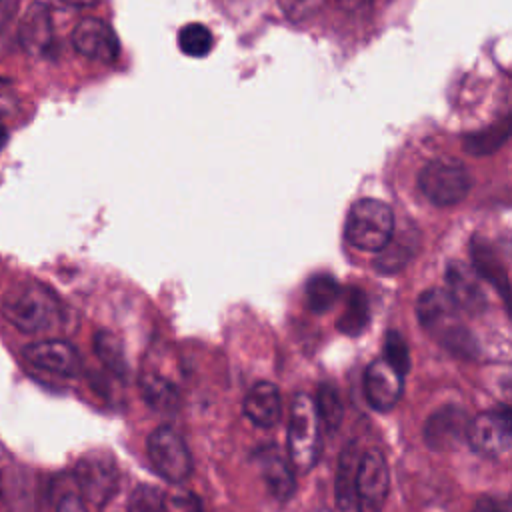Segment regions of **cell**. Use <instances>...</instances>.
Wrapping results in <instances>:
<instances>
[{
	"mask_svg": "<svg viewBox=\"0 0 512 512\" xmlns=\"http://www.w3.org/2000/svg\"><path fill=\"white\" fill-rule=\"evenodd\" d=\"M416 316L420 326L448 352L458 358L472 360L478 356V342L462 324L460 310L446 290L428 288L416 300Z\"/></svg>",
	"mask_w": 512,
	"mask_h": 512,
	"instance_id": "obj_1",
	"label": "cell"
},
{
	"mask_svg": "<svg viewBox=\"0 0 512 512\" xmlns=\"http://www.w3.org/2000/svg\"><path fill=\"white\" fill-rule=\"evenodd\" d=\"M2 314L20 332L34 334L50 330L60 320V304L48 286L20 280L4 294Z\"/></svg>",
	"mask_w": 512,
	"mask_h": 512,
	"instance_id": "obj_2",
	"label": "cell"
},
{
	"mask_svg": "<svg viewBox=\"0 0 512 512\" xmlns=\"http://www.w3.org/2000/svg\"><path fill=\"white\" fill-rule=\"evenodd\" d=\"M286 446L292 468L308 472L316 466L322 450L320 420L314 408V400L304 392L294 394L290 402Z\"/></svg>",
	"mask_w": 512,
	"mask_h": 512,
	"instance_id": "obj_3",
	"label": "cell"
},
{
	"mask_svg": "<svg viewBox=\"0 0 512 512\" xmlns=\"http://www.w3.org/2000/svg\"><path fill=\"white\" fill-rule=\"evenodd\" d=\"M344 232L354 248L380 252L394 234V212L380 200L362 198L350 208Z\"/></svg>",
	"mask_w": 512,
	"mask_h": 512,
	"instance_id": "obj_4",
	"label": "cell"
},
{
	"mask_svg": "<svg viewBox=\"0 0 512 512\" xmlns=\"http://www.w3.org/2000/svg\"><path fill=\"white\" fill-rule=\"evenodd\" d=\"M418 186L432 204L454 206L468 196L472 176L458 158L440 156L424 164L418 174Z\"/></svg>",
	"mask_w": 512,
	"mask_h": 512,
	"instance_id": "obj_5",
	"label": "cell"
},
{
	"mask_svg": "<svg viewBox=\"0 0 512 512\" xmlns=\"http://www.w3.org/2000/svg\"><path fill=\"white\" fill-rule=\"evenodd\" d=\"M146 452L156 474L170 484L186 480L192 472L190 450L180 432L172 426H158L148 436Z\"/></svg>",
	"mask_w": 512,
	"mask_h": 512,
	"instance_id": "obj_6",
	"label": "cell"
},
{
	"mask_svg": "<svg viewBox=\"0 0 512 512\" xmlns=\"http://www.w3.org/2000/svg\"><path fill=\"white\" fill-rule=\"evenodd\" d=\"M466 442L472 452L484 458H500L512 444V416L506 406L480 412L470 420Z\"/></svg>",
	"mask_w": 512,
	"mask_h": 512,
	"instance_id": "obj_7",
	"label": "cell"
},
{
	"mask_svg": "<svg viewBox=\"0 0 512 512\" xmlns=\"http://www.w3.org/2000/svg\"><path fill=\"white\" fill-rule=\"evenodd\" d=\"M388 466L386 458L378 448H370L360 456L356 482H354V498L358 504V512H382L388 494Z\"/></svg>",
	"mask_w": 512,
	"mask_h": 512,
	"instance_id": "obj_8",
	"label": "cell"
},
{
	"mask_svg": "<svg viewBox=\"0 0 512 512\" xmlns=\"http://www.w3.org/2000/svg\"><path fill=\"white\" fill-rule=\"evenodd\" d=\"M78 486L94 504H104L118 488V468L114 458L106 452H92L84 456L76 466Z\"/></svg>",
	"mask_w": 512,
	"mask_h": 512,
	"instance_id": "obj_9",
	"label": "cell"
},
{
	"mask_svg": "<svg viewBox=\"0 0 512 512\" xmlns=\"http://www.w3.org/2000/svg\"><path fill=\"white\" fill-rule=\"evenodd\" d=\"M470 418L458 404H444L434 410L424 424V442L430 450H452L466 440Z\"/></svg>",
	"mask_w": 512,
	"mask_h": 512,
	"instance_id": "obj_10",
	"label": "cell"
},
{
	"mask_svg": "<svg viewBox=\"0 0 512 512\" xmlns=\"http://www.w3.org/2000/svg\"><path fill=\"white\" fill-rule=\"evenodd\" d=\"M72 46L82 56L110 64L118 58L120 44L116 32L100 18H84L72 30Z\"/></svg>",
	"mask_w": 512,
	"mask_h": 512,
	"instance_id": "obj_11",
	"label": "cell"
},
{
	"mask_svg": "<svg viewBox=\"0 0 512 512\" xmlns=\"http://www.w3.org/2000/svg\"><path fill=\"white\" fill-rule=\"evenodd\" d=\"M22 356L32 366L58 376L72 378V376H78L82 370V360L78 350L66 340H40V342L28 344L22 350Z\"/></svg>",
	"mask_w": 512,
	"mask_h": 512,
	"instance_id": "obj_12",
	"label": "cell"
},
{
	"mask_svg": "<svg viewBox=\"0 0 512 512\" xmlns=\"http://www.w3.org/2000/svg\"><path fill=\"white\" fill-rule=\"evenodd\" d=\"M404 390V376H400L384 358H376L364 370V394L366 402L376 412L392 410Z\"/></svg>",
	"mask_w": 512,
	"mask_h": 512,
	"instance_id": "obj_13",
	"label": "cell"
},
{
	"mask_svg": "<svg viewBox=\"0 0 512 512\" xmlns=\"http://www.w3.org/2000/svg\"><path fill=\"white\" fill-rule=\"evenodd\" d=\"M444 278H446V286H448L446 292L458 310H464L468 314L484 312L488 300H486L484 288L480 284L482 278H478V274L470 266L454 260L446 266Z\"/></svg>",
	"mask_w": 512,
	"mask_h": 512,
	"instance_id": "obj_14",
	"label": "cell"
},
{
	"mask_svg": "<svg viewBox=\"0 0 512 512\" xmlns=\"http://www.w3.org/2000/svg\"><path fill=\"white\" fill-rule=\"evenodd\" d=\"M254 460L270 494L280 502H288L296 492V478L288 458L276 446H262L254 452Z\"/></svg>",
	"mask_w": 512,
	"mask_h": 512,
	"instance_id": "obj_15",
	"label": "cell"
},
{
	"mask_svg": "<svg viewBox=\"0 0 512 512\" xmlns=\"http://www.w3.org/2000/svg\"><path fill=\"white\" fill-rule=\"evenodd\" d=\"M244 414L258 428H272L280 420L282 398L280 390L270 380L256 382L244 396Z\"/></svg>",
	"mask_w": 512,
	"mask_h": 512,
	"instance_id": "obj_16",
	"label": "cell"
},
{
	"mask_svg": "<svg viewBox=\"0 0 512 512\" xmlns=\"http://www.w3.org/2000/svg\"><path fill=\"white\" fill-rule=\"evenodd\" d=\"M138 388H140L144 402L156 412L172 414L182 404L178 386L158 372H152V370L142 372L138 378Z\"/></svg>",
	"mask_w": 512,
	"mask_h": 512,
	"instance_id": "obj_17",
	"label": "cell"
},
{
	"mask_svg": "<svg viewBox=\"0 0 512 512\" xmlns=\"http://www.w3.org/2000/svg\"><path fill=\"white\" fill-rule=\"evenodd\" d=\"M472 262H474L472 270L478 274V278H484L490 284H494L500 290L502 298L508 300V272L496 248L488 240L480 236L472 240Z\"/></svg>",
	"mask_w": 512,
	"mask_h": 512,
	"instance_id": "obj_18",
	"label": "cell"
},
{
	"mask_svg": "<svg viewBox=\"0 0 512 512\" xmlns=\"http://www.w3.org/2000/svg\"><path fill=\"white\" fill-rule=\"evenodd\" d=\"M22 46L30 54H44L52 44L50 14L42 4H32L20 24Z\"/></svg>",
	"mask_w": 512,
	"mask_h": 512,
	"instance_id": "obj_19",
	"label": "cell"
},
{
	"mask_svg": "<svg viewBox=\"0 0 512 512\" xmlns=\"http://www.w3.org/2000/svg\"><path fill=\"white\" fill-rule=\"evenodd\" d=\"M358 450L356 444H346V448L340 454L338 468H336V482H334V492H336V506L346 512L352 506L354 500V482H356V470H358Z\"/></svg>",
	"mask_w": 512,
	"mask_h": 512,
	"instance_id": "obj_20",
	"label": "cell"
},
{
	"mask_svg": "<svg viewBox=\"0 0 512 512\" xmlns=\"http://www.w3.org/2000/svg\"><path fill=\"white\" fill-rule=\"evenodd\" d=\"M370 322L368 298L360 288H350L336 328L346 336H360Z\"/></svg>",
	"mask_w": 512,
	"mask_h": 512,
	"instance_id": "obj_21",
	"label": "cell"
},
{
	"mask_svg": "<svg viewBox=\"0 0 512 512\" xmlns=\"http://www.w3.org/2000/svg\"><path fill=\"white\" fill-rule=\"evenodd\" d=\"M414 252H416V242L410 234H402L400 238L392 234L388 244L378 252L374 266L382 274H396L410 262Z\"/></svg>",
	"mask_w": 512,
	"mask_h": 512,
	"instance_id": "obj_22",
	"label": "cell"
},
{
	"mask_svg": "<svg viewBox=\"0 0 512 512\" xmlns=\"http://www.w3.org/2000/svg\"><path fill=\"white\" fill-rule=\"evenodd\" d=\"M340 296V286L332 274H314L306 282V304L312 312H328Z\"/></svg>",
	"mask_w": 512,
	"mask_h": 512,
	"instance_id": "obj_23",
	"label": "cell"
},
{
	"mask_svg": "<svg viewBox=\"0 0 512 512\" xmlns=\"http://www.w3.org/2000/svg\"><path fill=\"white\" fill-rule=\"evenodd\" d=\"M94 352L100 358V362L118 378H124L128 374V362L124 354V346L120 338L108 330H100L94 336Z\"/></svg>",
	"mask_w": 512,
	"mask_h": 512,
	"instance_id": "obj_24",
	"label": "cell"
},
{
	"mask_svg": "<svg viewBox=\"0 0 512 512\" xmlns=\"http://www.w3.org/2000/svg\"><path fill=\"white\" fill-rule=\"evenodd\" d=\"M314 408H316V414H318V420L320 424L324 426L326 432L334 434L340 424H342V402H340V396L336 392L334 386L330 384H320L318 390H316V400H314Z\"/></svg>",
	"mask_w": 512,
	"mask_h": 512,
	"instance_id": "obj_25",
	"label": "cell"
},
{
	"mask_svg": "<svg viewBox=\"0 0 512 512\" xmlns=\"http://www.w3.org/2000/svg\"><path fill=\"white\" fill-rule=\"evenodd\" d=\"M508 134H510V120L506 118L496 126L468 134L464 138V146L470 154H490L508 140Z\"/></svg>",
	"mask_w": 512,
	"mask_h": 512,
	"instance_id": "obj_26",
	"label": "cell"
},
{
	"mask_svg": "<svg viewBox=\"0 0 512 512\" xmlns=\"http://www.w3.org/2000/svg\"><path fill=\"white\" fill-rule=\"evenodd\" d=\"M178 44H180V50L186 54V56H192V58H202L206 56L210 50H212V32L200 24V22H192V24H186L180 34H178Z\"/></svg>",
	"mask_w": 512,
	"mask_h": 512,
	"instance_id": "obj_27",
	"label": "cell"
},
{
	"mask_svg": "<svg viewBox=\"0 0 512 512\" xmlns=\"http://www.w3.org/2000/svg\"><path fill=\"white\" fill-rule=\"evenodd\" d=\"M382 352H384V362L390 364L400 376H406V372L410 370V350H408V344L404 340V336L396 330H390L384 338V346H382Z\"/></svg>",
	"mask_w": 512,
	"mask_h": 512,
	"instance_id": "obj_28",
	"label": "cell"
},
{
	"mask_svg": "<svg viewBox=\"0 0 512 512\" xmlns=\"http://www.w3.org/2000/svg\"><path fill=\"white\" fill-rule=\"evenodd\" d=\"M128 512H164V492L148 484L136 486L128 502Z\"/></svg>",
	"mask_w": 512,
	"mask_h": 512,
	"instance_id": "obj_29",
	"label": "cell"
},
{
	"mask_svg": "<svg viewBox=\"0 0 512 512\" xmlns=\"http://www.w3.org/2000/svg\"><path fill=\"white\" fill-rule=\"evenodd\" d=\"M322 2L324 0H278V6L286 18L300 22L310 18L322 6Z\"/></svg>",
	"mask_w": 512,
	"mask_h": 512,
	"instance_id": "obj_30",
	"label": "cell"
},
{
	"mask_svg": "<svg viewBox=\"0 0 512 512\" xmlns=\"http://www.w3.org/2000/svg\"><path fill=\"white\" fill-rule=\"evenodd\" d=\"M164 512H202V502L192 492L164 494Z\"/></svg>",
	"mask_w": 512,
	"mask_h": 512,
	"instance_id": "obj_31",
	"label": "cell"
},
{
	"mask_svg": "<svg viewBox=\"0 0 512 512\" xmlns=\"http://www.w3.org/2000/svg\"><path fill=\"white\" fill-rule=\"evenodd\" d=\"M472 512H510V502L494 496H482L476 500Z\"/></svg>",
	"mask_w": 512,
	"mask_h": 512,
	"instance_id": "obj_32",
	"label": "cell"
},
{
	"mask_svg": "<svg viewBox=\"0 0 512 512\" xmlns=\"http://www.w3.org/2000/svg\"><path fill=\"white\" fill-rule=\"evenodd\" d=\"M56 512H86V506H84V500L76 494H66L60 498L58 506H56Z\"/></svg>",
	"mask_w": 512,
	"mask_h": 512,
	"instance_id": "obj_33",
	"label": "cell"
},
{
	"mask_svg": "<svg viewBox=\"0 0 512 512\" xmlns=\"http://www.w3.org/2000/svg\"><path fill=\"white\" fill-rule=\"evenodd\" d=\"M18 0H0V32L6 28L10 18L14 16Z\"/></svg>",
	"mask_w": 512,
	"mask_h": 512,
	"instance_id": "obj_34",
	"label": "cell"
},
{
	"mask_svg": "<svg viewBox=\"0 0 512 512\" xmlns=\"http://www.w3.org/2000/svg\"><path fill=\"white\" fill-rule=\"evenodd\" d=\"M344 10H362L370 6V0H338Z\"/></svg>",
	"mask_w": 512,
	"mask_h": 512,
	"instance_id": "obj_35",
	"label": "cell"
},
{
	"mask_svg": "<svg viewBox=\"0 0 512 512\" xmlns=\"http://www.w3.org/2000/svg\"><path fill=\"white\" fill-rule=\"evenodd\" d=\"M68 4H72V6H90V4H94V0H66Z\"/></svg>",
	"mask_w": 512,
	"mask_h": 512,
	"instance_id": "obj_36",
	"label": "cell"
},
{
	"mask_svg": "<svg viewBox=\"0 0 512 512\" xmlns=\"http://www.w3.org/2000/svg\"><path fill=\"white\" fill-rule=\"evenodd\" d=\"M4 142H6V130H4V126L0 124V148L4 146Z\"/></svg>",
	"mask_w": 512,
	"mask_h": 512,
	"instance_id": "obj_37",
	"label": "cell"
},
{
	"mask_svg": "<svg viewBox=\"0 0 512 512\" xmlns=\"http://www.w3.org/2000/svg\"><path fill=\"white\" fill-rule=\"evenodd\" d=\"M318 512H328V510H318Z\"/></svg>",
	"mask_w": 512,
	"mask_h": 512,
	"instance_id": "obj_38",
	"label": "cell"
}]
</instances>
